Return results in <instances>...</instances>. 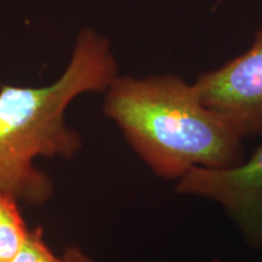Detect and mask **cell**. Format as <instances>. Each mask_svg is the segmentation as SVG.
<instances>
[{
	"instance_id": "3957f363",
	"label": "cell",
	"mask_w": 262,
	"mask_h": 262,
	"mask_svg": "<svg viewBox=\"0 0 262 262\" xmlns=\"http://www.w3.org/2000/svg\"><path fill=\"white\" fill-rule=\"evenodd\" d=\"M175 189L220 205L245 243L262 249V143L233 168H193L176 182Z\"/></svg>"
},
{
	"instance_id": "8992f818",
	"label": "cell",
	"mask_w": 262,
	"mask_h": 262,
	"mask_svg": "<svg viewBox=\"0 0 262 262\" xmlns=\"http://www.w3.org/2000/svg\"><path fill=\"white\" fill-rule=\"evenodd\" d=\"M11 262H62L56 257L42 238L41 228L29 231L27 241Z\"/></svg>"
},
{
	"instance_id": "277c9868",
	"label": "cell",
	"mask_w": 262,
	"mask_h": 262,
	"mask_svg": "<svg viewBox=\"0 0 262 262\" xmlns=\"http://www.w3.org/2000/svg\"><path fill=\"white\" fill-rule=\"evenodd\" d=\"M203 103L224 117L242 139L262 137V28L251 47L196 78Z\"/></svg>"
},
{
	"instance_id": "6da1fadb",
	"label": "cell",
	"mask_w": 262,
	"mask_h": 262,
	"mask_svg": "<svg viewBox=\"0 0 262 262\" xmlns=\"http://www.w3.org/2000/svg\"><path fill=\"white\" fill-rule=\"evenodd\" d=\"M118 77L111 42L85 28L75 39L67 67L54 83L0 88V191L32 205L47 203L54 185L35 168L34 159L74 158L83 141L67 125L66 111L80 95L104 93Z\"/></svg>"
},
{
	"instance_id": "5b68a950",
	"label": "cell",
	"mask_w": 262,
	"mask_h": 262,
	"mask_svg": "<svg viewBox=\"0 0 262 262\" xmlns=\"http://www.w3.org/2000/svg\"><path fill=\"white\" fill-rule=\"evenodd\" d=\"M17 202L12 195L0 191V262L14 260L29 234Z\"/></svg>"
},
{
	"instance_id": "52a82bcc",
	"label": "cell",
	"mask_w": 262,
	"mask_h": 262,
	"mask_svg": "<svg viewBox=\"0 0 262 262\" xmlns=\"http://www.w3.org/2000/svg\"><path fill=\"white\" fill-rule=\"evenodd\" d=\"M61 260L62 262H96L79 247H74V245H70L64 249Z\"/></svg>"
},
{
	"instance_id": "7a4b0ae2",
	"label": "cell",
	"mask_w": 262,
	"mask_h": 262,
	"mask_svg": "<svg viewBox=\"0 0 262 262\" xmlns=\"http://www.w3.org/2000/svg\"><path fill=\"white\" fill-rule=\"evenodd\" d=\"M103 114L157 178L181 180L193 168L227 169L247 158L244 140L178 75L118 77Z\"/></svg>"
}]
</instances>
